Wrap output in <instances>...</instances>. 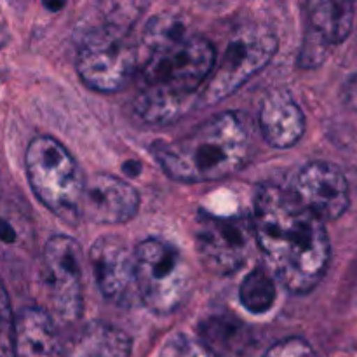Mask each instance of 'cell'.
I'll use <instances>...</instances> for the list:
<instances>
[{"instance_id":"obj_1","label":"cell","mask_w":357,"mask_h":357,"mask_svg":"<svg viewBox=\"0 0 357 357\" xmlns=\"http://www.w3.org/2000/svg\"><path fill=\"white\" fill-rule=\"evenodd\" d=\"M216 65L208 38L188 33L180 17L155 16L139 44L142 86L135 108L149 124H171L183 117L197 100V91Z\"/></svg>"},{"instance_id":"obj_2","label":"cell","mask_w":357,"mask_h":357,"mask_svg":"<svg viewBox=\"0 0 357 357\" xmlns=\"http://www.w3.org/2000/svg\"><path fill=\"white\" fill-rule=\"evenodd\" d=\"M255 241L271 274L296 295L312 291L330 264V239L323 222L293 192L264 185L255 197Z\"/></svg>"},{"instance_id":"obj_3","label":"cell","mask_w":357,"mask_h":357,"mask_svg":"<svg viewBox=\"0 0 357 357\" xmlns=\"http://www.w3.org/2000/svg\"><path fill=\"white\" fill-rule=\"evenodd\" d=\"M250 153V128L234 112L215 115L180 139L153 146L164 173L183 183L223 180L243 169Z\"/></svg>"},{"instance_id":"obj_4","label":"cell","mask_w":357,"mask_h":357,"mask_svg":"<svg viewBox=\"0 0 357 357\" xmlns=\"http://www.w3.org/2000/svg\"><path fill=\"white\" fill-rule=\"evenodd\" d=\"M126 6L117 13H108L103 21L84 28L80 35L77 72L86 86L100 93H117L136 75L139 66V44L131 38V24L138 9L124 14Z\"/></svg>"},{"instance_id":"obj_5","label":"cell","mask_w":357,"mask_h":357,"mask_svg":"<svg viewBox=\"0 0 357 357\" xmlns=\"http://www.w3.org/2000/svg\"><path fill=\"white\" fill-rule=\"evenodd\" d=\"M26 176L35 197L65 222H79L86 178L72 153L51 136L31 139L24 155Z\"/></svg>"},{"instance_id":"obj_6","label":"cell","mask_w":357,"mask_h":357,"mask_svg":"<svg viewBox=\"0 0 357 357\" xmlns=\"http://www.w3.org/2000/svg\"><path fill=\"white\" fill-rule=\"evenodd\" d=\"M139 302L166 316L187 302L192 274L180 251L166 241L149 237L135 250Z\"/></svg>"},{"instance_id":"obj_7","label":"cell","mask_w":357,"mask_h":357,"mask_svg":"<svg viewBox=\"0 0 357 357\" xmlns=\"http://www.w3.org/2000/svg\"><path fill=\"white\" fill-rule=\"evenodd\" d=\"M278 51V37L264 24L241 26L227 44L222 59L213 68L208 86L201 93V105L211 107L236 93L251 77L264 70Z\"/></svg>"},{"instance_id":"obj_8","label":"cell","mask_w":357,"mask_h":357,"mask_svg":"<svg viewBox=\"0 0 357 357\" xmlns=\"http://www.w3.org/2000/svg\"><path fill=\"white\" fill-rule=\"evenodd\" d=\"M42 288L45 312L52 319L73 323L82 316V255L75 239L54 236L42 251Z\"/></svg>"},{"instance_id":"obj_9","label":"cell","mask_w":357,"mask_h":357,"mask_svg":"<svg viewBox=\"0 0 357 357\" xmlns=\"http://www.w3.org/2000/svg\"><path fill=\"white\" fill-rule=\"evenodd\" d=\"M255 241L251 220L201 213L195 222V246L211 274L230 275L250 258Z\"/></svg>"},{"instance_id":"obj_10","label":"cell","mask_w":357,"mask_h":357,"mask_svg":"<svg viewBox=\"0 0 357 357\" xmlns=\"http://www.w3.org/2000/svg\"><path fill=\"white\" fill-rule=\"evenodd\" d=\"M91 265L101 295L117 307L139 302L135 251L117 236L100 237L91 250Z\"/></svg>"},{"instance_id":"obj_11","label":"cell","mask_w":357,"mask_h":357,"mask_svg":"<svg viewBox=\"0 0 357 357\" xmlns=\"http://www.w3.org/2000/svg\"><path fill=\"white\" fill-rule=\"evenodd\" d=\"M138 208L139 195L132 185L101 173L86 180L79 220L98 225H122L135 218Z\"/></svg>"},{"instance_id":"obj_12","label":"cell","mask_w":357,"mask_h":357,"mask_svg":"<svg viewBox=\"0 0 357 357\" xmlns=\"http://www.w3.org/2000/svg\"><path fill=\"white\" fill-rule=\"evenodd\" d=\"M293 194L321 222L340 218L351 202L344 173L333 164L321 160L307 164L300 171Z\"/></svg>"},{"instance_id":"obj_13","label":"cell","mask_w":357,"mask_h":357,"mask_svg":"<svg viewBox=\"0 0 357 357\" xmlns=\"http://www.w3.org/2000/svg\"><path fill=\"white\" fill-rule=\"evenodd\" d=\"M260 128L265 142L274 149L296 145L305 131L302 110L286 91H272L261 103Z\"/></svg>"},{"instance_id":"obj_14","label":"cell","mask_w":357,"mask_h":357,"mask_svg":"<svg viewBox=\"0 0 357 357\" xmlns=\"http://www.w3.org/2000/svg\"><path fill=\"white\" fill-rule=\"evenodd\" d=\"M59 349L54 319L42 307H28L17 314L14 357H58Z\"/></svg>"},{"instance_id":"obj_15","label":"cell","mask_w":357,"mask_h":357,"mask_svg":"<svg viewBox=\"0 0 357 357\" xmlns=\"http://www.w3.org/2000/svg\"><path fill=\"white\" fill-rule=\"evenodd\" d=\"M131 338L112 324L87 323L61 344L58 357H131Z\"/></svg>"},{"instance_id":"obj_16","label":"cell","mask_w":357,"mask_h":357,"mask_svg":"<svg viewBox=\"0 0 357 357\" xmlns=\"http://www.w3.org/2000/svg\"><path fill=\"white\" fill-rule=\"evenodd\" d=\"M309 31L307 37L323 47L340 44L352 28V3L349 2H310L307 6Z\"/></svg>"},{"instance_id":"obj_17","label":"cell","mask_w":357,"mask_h":357,"mask_svg":"<svg viewBox=\"0 0 357 357\" xmlns=\"http://www.w3.org/2000/svg\"><path fill=\"white\" fill-rule=\"evenodd\" d=\"M241 303L251 314H265L272 309L278 293L272 275L265 268H255L244 278L239 289Z\"/></svg>"},{"instance_id":"obj_18","label":"cell","mask_w":357,"mask_h":357,"mask_svg":"<svg viewBox=\"0 0 357 357\" xmlns=\"http://www.w3.org/2000/svg\"><path fill=\"white\" fill-rule=\"evenodd\" d=\"M14 330L16 319L13 316L6 286L0 279V357H14Z\"/></svg>"},{"instance_id":"obj_19","label":"cell","mask_w":357,"mask_h":357,"mask_svg":"<svg viewBox=\"0 0 357 357\" xmlns=\"http://www.w3.org/2000/svg\"><path fill=\"white\" fill-rule=\"evenodd\" d=\"M159 357H218L211 349L201 340L187 337V335H176L171 338L160 351Z\"/></svg>"},{"instance_id":"obj_20","label":"cell","mask_w":357,"mask_h":357,"mask_svg":"<svg viewBox=\"0 0 357 357\" xmlns=\"http://www.w3.org/2000/svg\"><path fill=\"white\" fill-rule=\"evenodd\" d=\"M312 347L303 338L293 337L272 345L264 357H312Z\"/></svg>"},{"instance_id":"obj_21","label":"cell","mask_w":357,"mask_h":357,"mask_svg":"<svg viewBox=\"0 0 357 357\" xmlns=\"http://www.w3.org/2000/svg\"><path fill=\"white\" fill-rule=\"evenodd\" d=\"M7 40V35H6V30H3V26L0 24V49H2V45L6 44Z\"/></svg>"}]
</instances>
